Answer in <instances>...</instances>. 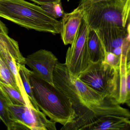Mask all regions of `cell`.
Masks as SVG:
<instances>
[{"mask_svg":"<svg viewBox=\"0 0 130 130\" xmlns=\"http://www.w3.org/2000/svg\"><path fill=\"white\" fill-rule=\"evenodd\" d=\"M127 35L126 37V40L128 42H130V22L128 23L126 29Z\"/></svg>","mask_w":130,"mask_h":130,"instance_id":"cell-25","label":"cell"},{"mask_svg":"<svg viewBox=\"0 0 130 130\" xmlns=\"http://www.w3.org/2000/svg\"><path fill=\"white\" fill-rule=\"evenodd\" d=\"M89 27L84 17L77 35L67 50L65 65L70 75L78 78L91 63L87 46Z\"/></svg>","mask_w":130,"mask_h":130,"instance_id":"cell-6","label":"cell"},{"mask_svg":"<svg viewBox=\"0 0 130 130\" xmlns=\"http://www.w3.org/2000/svg\"><path fill=\"white\" fill-rule=\"evenodd\" d=\"M130 11L129 16V22H128V23H130Z\"/></svg>","mask_w":130,"mask_h":130,"instance_id":"cell-29","label":"cell"},{"mask_svg":"<svg viewBox=\"0 0 130 130\" xmlns=\"http://www.w3.org/2000/svg\"><path fill=\"white\" fill-rule=\"evenodd\" d=\"M55 87L70 100L75 118L62 130H82L100 118L109 115L130 119V111L115 100L106 97L90 88L78 78L70 75L65 63L58 62L53 75Z\"/></svg>","mask_w":130,"mask_h":130,"instance_id":"cell-1","label":"cell"},{"mask_svg":"<svg viewBox=\"0 0 130 130\" xmlns=\"http://www.w3.org/2000/svg\"><path fill=\"white\" fill-rule=\"evenodd\" d=\"M0 33L7 34H8V30L7 27L5 26V24L2 23L1 20H0Z\"/></svg>","mask_w":130,"mask_h":130,"instance_id":"cell-24","label":"cell"},{"mask_svg":"<svg viewBox=\"0 0 130 130\" xmlns=\"http://www.w3.org/2000/svg\"><path fill=\"white\" fill-rule=\"evenodd\" d=\"M0 93L7 103L17 105H26L28 107L19 89L1 81H0Z\"/></svg>","mask_w":130,"mask_h":130,"instance_id":"cell-14","label":"cell"},{"mask_svg":"<svg viewBox=\"0 0 130 130\" xmlns=\"http://www.w3.org/2000/svg\"><path fill=\"white\" fill-rule=\"evenodd\" d=\"M0 121H1V120H0Z\"/></svg>","mask_w":130,"mask_h":130,"instance_id":"cell-31","label":"cell"},{"mask_svg":"<svg viewBox=\"0 0 130 130\" xmlns=\"http://www.w3.org/2000/svg\"><path fill=\"white\" fill-rule=\"evenodd\" d=\"M127 68H130V60L127 63Z\"/></svg>","mask_w":130,"mask_h":130,"instance_id":"cell-28","label":"cell"},{"mask_svg":"<svg viewBox=\"0 0 130 130\" xmlns=\"http://www.w3.org/2000/svg\"><path fill=\"white\" fill-rule=\"evenodd\" d=\"M7 104L13 122V130H57L56 123L48 120L41 111L26 105Z\"/></svg>","mask_w":130,"mask_h":130,"instance_id":"cell-7","label":"cell"},{"mask_svg":"<svg viewBox=\"0 0 130 130\" xmlns=\"http://www.w3.org/2000/svg\"><path fill=\"white\" fill-rule=\"evenodd\" d=\"M30 1L38 4L40 5L41 6L44 5L61 2V0H30Z\"/></svg>","mask_w":130,"mask_h":130,"instance_id":"cell-22","label":"cell"},{"mask_svg":"<svg viewBox=\"0 0 130 130\" xmlns=\"http://www.w3.org/2000/svg\"><path fill=\"white\" fill-rule=\"evenodd\" d=\"M120 68V88L119 97L117 100L118 104L125 103L127 97L126 88V76L127 70V55H123L121 56Z\"/></svg>","mask_w":130,"mask_h":130,"instance_id":"cell-16","label":"cell"},{"mask_svg":"<svg viewBox=\"0 0 130 130\" xmlns=\"http://www.w3.org/2000/svg\"><path fill=\"white\" fill-rule=\"evenodd\" d=\"M0 17L28 29L61 34V21L41 7L24 0H0Z\"/></svg>","mask_w":130,"mask_h":130,"instance_id":"cell-2","label":"cell"},{"mask_svg":"<svg viewBox=\"0 0 130 130\" xmlns=\"http://www.w3.org/2000/svg\"><path fill=\"white\" fill-rule=\"evenodd\" d=\"M126 88L127 97L130 95V68H127L126 76Z\"/></svg>","mask_w":130,"mask_h":130,"instance_id":"cell-23","label":"cell"},{"mask_svg":"<svg viewBox=\"0 0 130 130\" xmlns=\"http://www.w3.org/2000/svg\"><path fill=\"white\" fill-rule=\"evenodd\" d=\"M0 120L8 130L13 129V122L8 110L7 102L0 93Z\"/></svg>","mask_w":130,"mask_h":130,"instance_id":"cell-18","label":"cell"},{"mask_svg":"<svg viewBox=\"0 0 130 130\" xmlns=\"http://www.w3.org/2000/svg\"><path fill=\"white\" fill-rule=\"evenodd\" d=\"M78 78L95 91L117 102L120 88V69L114 68L102 60L91 63Z\"/></svg>","mask_w":130,"mask_h":130,"instance_id":"cell-5","label":"cell"},{"mask_svg":"<svg viewBox=\"0 0 130 130\" xmlns=\"http://www.w3.org/2000/svg\"><path fill=\"white\" fill-rule=\"evenodd\" d=\"M125 103H126L127 105L130 107V95L127 97Z\"/></svg>","mask_w":130,"mask_h":130,"instance_id":"cell-26","label":"cell"},{"mask_svg":"<svg viewBox=\"0 0 130 130\" xmlns=\"http://www.w3.org/2000/svg\"><path fill=\"white\" fill-rule=\"evenodd\" d=\"M130 119L115 115L104 116L82 130H130Z\"/></svg>","mask_w":130,"mask_h":130,"instance_id":"cell-11","label":"cell"},{"mask_svg":"<svg viewBox=\"0 0 130 130\" xmlns=\"http://www.w3.org/2000/svg\"><path fill=\"white\" fill-rule=\"evenodd\" d=\"M97 32L105 50L112 52L115 49L130 47V42L126 40V28L111 26L98 29Z\"/></svg>","mask_w":130,"mask_h":130,"instance_id":"cell-9","label":"cell"},{"mask_svg":"<svg viewBox=\"0 0 130 130\" xmlns=\"http://www.w3.org/2000/svg\"><path fill=\"white\" fill-rule=\"evenodd\" d=\"M0 81L19 89L16 79L3 56L0 54ZM20 91V90H19Z\"/></svg>","mask_w":130,"mask_h":130,"instance_id":"cell-17","label":"cell"},{"mask_svg":"<svg viewBox=\"0 0 130 130\" xmlns=\"http://www.w3.org/2000/svg\"><path fill=\"white\" fill-rule=\"evenodd\" d=\"M130 0H109L94 3L84 10L89 28L96 31L106 27L126 28L129 22Z\"/></svg>","mask_w":130,"mask_h":130,"instance_id":"cell-4","label":"cell"},{"mask_svg":"<svg viewBox=\"0 0 130 130\" xmlns=\"http://www.w3.org/2000/svg\"><path fill=\"white\" fill-rule=\"evenodd\" d=\"M107 1H109V0H81L78 7L84 10L89 6L94 3Z\"/></svg>","mask_w":130,"mask_h":130,"instance_id":"cell-21","label":"cell"},{"mask_svg":"<svg viewBox=\"0 0 130 130\" xmlns=\"http://www.w3.org/2000/svg\"><path fill=\"white\" fill-rule=\"evenodd\" d=\"M0 80H1V78H0Z\"/></svg>","mask_w":130,"mask_h":130,"instance_id":"cell-30","label":"cell"},{"mask_svg":"<svg viewBox=\"0 0 130 130\" xmlns=\"http://www.w3.org/2000/svg\"><path fill=\"white\" fill-rule=\"evenodd\" d=\"M29 80L40 110L56 123L65 126L72 123L75 116L69 98L55 87L38 78L32 71Z\"/></svg>","mask_w":130,"mask_h":130,"instance_id":"cell-3","label":"cell"},{"mask_svg":"<svg viewBox=\"0 0 130 130\" xmlns=\"http://www.w3.org/2000/svg\"><path fill=\"white\" fill-rule=\"evenodd\" d=\"M84 17V10L77 7L72 12L64 13L61 21L62 40L65 45L73 43Z\"/></svg>","mask_w":130,"mask_h":130,"instance_id":"cell-10","label":"cell"},{"mask_svg":"<svg viewBox=\"0 0 130 130\" xmlns=\"http://www.w3.org/2000/svg\"><path fill=\"white\" fill-rule=\"evenodd\" d=\"M41 7L51 16L56 19L62 17L64 14L61 2L44 5Z\"/></svg>","mask_w":130,"mask_h":130,"instance_id":"cell-19","label":"cell"},{"mask_svg":"<svg viewBox=\"0 0 130 130\" xmlns=\"http://www.w3.org/2000/svg\"><path fill=\"white\" fill-rule=\"evenodd\" d=\"M121 58L113 53L105 50L104 61L111 67L119 69L120 65Z\"/></svg>","mask_w":130,"mask_h":130,"instance_id":"cell-20","label":"cell"},{"mask_svg":"<svg viewBox=\"0 0 130 130\" xmlns=\"http://www.w3.org/2000/svg\"><path fill=\"white\" fill-rule=\"evenodd\" d=\"M87 46L91 63L104 60L105 49L102 42L97 32L89 28L87 37Z\"/></svg>","mask_w":130,"mask_h":130,"instance_id":"cell-12","label":"cell"},{"mask_svg":"<svg viewBox=\"0 0 130 130\" xmlns=\"http://www.w3.org/2000/svg\"><path fill=\"white\" fill-rule=\"evenodd\" d=\"M9 52L17 63L25 64V58L19 49L17 41L8 36L7 34L0 33V54Z\"/></svg>","mask_w":130,"mask_h":130,"instance_id":"cell-13","label":"cell"},{"mask_svg":"<svg viewBox=\"0 0 130 130\" xmlns=\"http://www.w3.org/2000/svg\"><path fill=\"white\" fill-rule=\"evenodd\" d=\"M18 70L20 76L24 90L29 98L30 101L35 109L40 110L39 109L34 95L33 91L29 80V76L31 70L28 69L25 64L17 63Z\"/></svg>","mask_w":130,"mask_h":130,"instance_id":"cell-15","label":"cell"},{"mask_svg":"<svg viewBox=\"0 0 130 130\" xmlns=\"http://www.w3.org/2000/svg\"><path fill=\"white\" fill-rule=\"evenodd\" d=\"M58 59L52 52L40 49L25 58V65L40 79L55 87L53 75Z\"/></svg>","mask_w":130,"mask_h":130,"instance_id":"cell-8","label":"cell"},{"mask_svg":"<svg viewBox=\"0 0 130 130\" xmlns=\"http://www.w3.org/2000/svg\"><path fill=\"white\" fill-rule=\"evenodd\" d=\"M130 60V49L129 52V53H128V55H127V61L128 62Z\"/></svg>","mask_w":130,"mask_h":130,"instance_id":"cell-27","label":"cell"}]
</instances>
